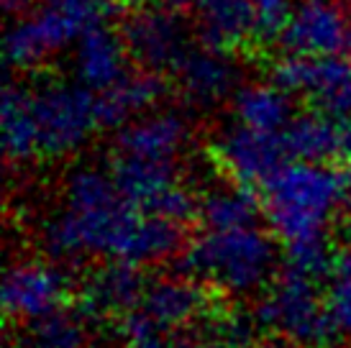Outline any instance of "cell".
<instances>
[{"label": "cell", "instance_id": "1", "mask_svg": "<svg viewBox=\"0 0 351 348\" xmlns=\"http://www.w3.org/2000/svg\"><path fill=\"white\" fill-rule=\"evenodd\" d=\"M349 195L343 174L318 162L295 159L262 184V215L282 243L326 236Z\"/></svg>", "mask_w": 351, "mask_h": 348}, {"label": "cell", "instance_id": "2", "mask_svg": "<svg viewBox=\"0 0 351 348\" xmlns=\"http://www.w3.org/2000/svg\"><path fill=\"white\" fill-rule=\"evenodd\" d=\"M280 261L274 233L254 225L208 228L182 251L180 266L187 277L208 282L231 295H252L272 279Z\"/></svg>", "mask_w": 351, "mask_h": 348}, {"label": "cell", "instance_id": "3", "mask_svg": "<svg viewBox=\"0 0 351 348\" xmlns=\"http://www.w3.org/2000/svg\"><path fill=\"white\" fill-rule=\"evenodd\" d=\"M315 282L318 279L285 269L269 292L256 302V325L293 340L298 348L333 346V340L341 333L333 323L326 297H321L315 290Z\"/></svg>", "mask_w": 351, "mask_h": 348}, {"label": "cell", "instance_id": "4", "mask_svg": "<svg viewBox=\"0 0 351 348\" xmlns=\"http://www.w3.org/2000/svg\"><path fill=\"white\" fill-rule=\"evenodd\" d=\"M34 116L39 123L41 156L62 159L77 151L100 128L95 90L82 82H44L31 90Z\"/></svg>", "mask_w": 351, "mask_h": 348}, {"label": "cell", "instance_id": "5", "mask_svg": "<svg viewBox=\"0 0 351 348\" xmlns=\"http://www.w3.org/2000/svg\"><path fill=\"white\" fill-rule=\"evenodd\" d=\"M272 82L287 90L290 95L305 97L321 113L333 118L351 113V62L339 54H287L272 67Z\"/></svg>", "mask_w": 351, "mask_h": 348}, {"label": "cell", "instance_id": "6", "mask_svg": "<svg viewBox=\"0 0 351 348\" xmlns=\"http://www.w3.org/2000/svg\"><path fill=\"white\" fill-rule=\"evenodd\" d=\"M118 31L123 36L128 57L138 67L154 72H172L190 49L187 26L180 18V10L138 5L123 18Z\"/></svg>", "mask_w": 351, "mask_h": 348}, {"label": "cell", "instance_id": "7", "mask_svg": "<svg viewBox=\"0 0 351 348\" xmlns=\"http://www.w3.org/2000/svg\"><path fill=\"white\" fill-rule=\"evenodd\" d=\"M213 156L236 184L262 187L274 172L287 164L290 154L282 134L236 123L215 138Z\"/></svg>", "mask_w": 351, "mask_h": 348}, {"label": "cell", "instance_id": "8", "mask_svg": "<svg viewBox=\"0 0 351 348\" xmlns=\"http://www.w3.org/2000/svg\"><path fill=\"white\" fill-rule=\"evenodd\" d=\"M277 44L300 57L341 54L349 49V18L333 0H298Z\"/></svg>", "mask_w": 351, "mask_h": 348}, {"label": "cell", "instance_id": "9", "mask_svg": "<svg viewBox=\"0 0 351 348\" xmlns=\"http://www.w3.org/2000/svg\"><path fill=\"white\" fill-rule=\"evenodd\" d=\"M172 75L190 105L215 108L226 97H234L239 90L241 69L239 62L231 57V49L190 44V49L175 64Z\"/></svg>", "mask_w": 351, "mask_h": 348}, {"label": "cell", "instance_id": "10", "mask_svg": "<svg viewBox=\"0 0 351 348\" xmlns=\"http://www.w3.org/2000/svg\"><path fill=\"white\" fill-rule=\"evenodd\" d=\"M67 297V277L49 261H21L5 271L3 310L10 320L29 323L62 308Z\"/></svg>", "mask_w": 351, "mask_h": 348}, {"label": "cell", "instance_id": "11", "mask_svg": "<svg viewBox=\"0 0 351 348\" xmlns=\"http://www.w3.org/2000/svg\"><path fill=\"white\" fill-rule=\"evenodd\" d=\"M190 138L185 116L175 110H154L121 126L113 138L116 154L149 156V159H175Z\"/></svg>", "mask_w": 351, "mask_h": 348}, {"label": "cell", "instance_id": "12", "mask_svg": "<svg viewBox=\"0 0 351 348\" xmlns=\"http://www.w3.org/2000/svg\"><path fill=\"white\" fill-rule=\"evenodd\" d=\"M165 92L167 85L162 79V72L144 67L136 72H126L123 77H118L113 85L95 95L100 128L118 131L134 118L149 113L165 97Z\"/></svg>", "mask_w": 351, "mask_h": 348}, {"label": "cell", "instance_id": "13", "mask_svg": "<svg viewBox=\"0 0 351 348\" xmlns=\"http://www.w3.org/2000/svg\"><path fill=\"white\" fill-rule=\"evenodd\" d=\"M149 282L138 271V264L110 259L108 266L98 269L85 284L80 310L90 320L103 315H126L141 305Z\"/></svg>", "mask_w": 351, "mask_h": 348}, {"label": "cell", "instance_id": "14", "mask_svg": "<svg viewBox=\"0 0 351 348\" xmlns=\"http://www.w3.org/2000/svg\"><path fill=\"white\" fill-rule=\"evenodd\" d=\"M128 49L123 44L121 31H113L106 23L90 26L77 41H75V75L82 85L90 90H106L123 77L126 69Z\"/></svg>", "mask_w": 351, "mask_h": 348}, {"label": "cell", "instance_id": "15", "mask_svg": "<svg viewBox=\"0 0 351 348\" xmlns=\"http://www.w3.org/2000/svg\"><path fill=\"white\" fill-rule=\"evenodd\" d=\"M193 8L203 44L234 51L249 41H256L254 0H195Z\"/></svg>", "mask_w": 351, "mask_h": 348}, {"label": "cell", "instance_id": "16", "mask_svg": "<svg viewBox=\"0 0 351 348\" xmlns=\"http://www.w3.org/2000/svg\"><path fill=\"white\" fill-rule=\"evenodd\" d=\"M138 308L167 328H185L208 310V295L195 277H165L149 282Z\"/></svg>", "mask_w": 351, "mask_h": 348}, {"label": "cell", "instance_id": "17", "mask_svg": "<svg viewBox=\"0 0 351 348\" xmlns=\"http://www.w3.org/2000/svg\"><path fill=\"white\" fill-rule=\"evenodd\" d=\"M3 154L10 166L29 164L41 156L39 123L26 87L8 85L3 92Z\"/></svg>", "mask_w": 351, "mask_h": 348}, {"label": "cell", "instance_id": "18", "mask_svg": "<svg viewBox=\"0 0 351 348\" xmlns=\"http://www.w3.org/2000/svg\"><path fill=\"white\" fill-rule=\"evenodd\" d=\"M110 174L116 179L121 195L138 210L152 203L156 195H162L167 187L177 184L175 159H149V156L116 154Z\"/></svg>", "mask_w": 351, "mask_h": 348}, {"label": "cell", "instance_id": "19", "mask_svg": "<svg viewBox=\"0 0 351 348\" xmlns=\"http://www.w3.org/2000/svg\"><path fill=\"white\" fill-rule=\"evenodd\" d=\"M290 92L274 82H254L241 85L234 92V116L239 123L259 131L282 134L285 126L293 121V100Z\"/></svg>", "mask_w": 351, "mask_h": 348}, {"label": "cell", "instance_id": "20", "mask_svg": "<svg viewBox=\"0 0 351 348\" xmlns=\"http://www.w3.org/2000/svg\"><path fill=\"white\" fill-rule=\"evenodd\" d=\"M287 154L300 162H318L326 164L328 159L341 154L339 144V118L313 110L293 116V121L282 131Z\"/></svg>", "mask_w": 351, "mask_h": 348}, {"label": "cell", "instance_id": "21", "mask_svg": "<svg viewBox=\"0 0 351 348\" xmlns=\"http://www.w3.org/2000/svg\"><path fill=\"white\" fill-rule=\"evenodd\" d=\"M88 320L82 310H51L26 323L21 348H90Z\"/></svg>", "mask_w": 351, "mask_h": 348}, {"label": "cell", "instance_id": "22", "mask_svg": "<svg viewBox=\"0 0 351 348\" xmlns=\"http://www.w3.org/2000/svg\"><path fill=\"white\" fill-rule=\"evenodd\" d=\"M259 213H262V200L254 195V187H246V184L221 187L200 200V221L205 228L254 225Z\"/></svg>", "mask_w": 351, "mask_h": 348}, {"label": "cell", "instance_id": "23", "mask_svg": "<svg viewBox=\"0 0 351 348\" xmlns=\"http://www.w3.org/2000/svg\"><path fill=\"white\" fill-rule=\"evenodd\" d=\"M121 338L126 348H187L185 340L172 336V328L162 325L141 308H134L123 315Z\"/></svg>", "mask_w": 351, "mask_h": 348}, {"label": "cell", "instance_id": "24", "mask_svg": "<svg viewBox=\"0 0 351 348\" xmlns=\"http://www.w3.org/2000/svg\"><path fill=\"white\" fill-rule=\"evenodd\" d=\"M333 259H336V256L331 253V246L326 241V236L285 243V269L298 271V274L311 277V279L328 277L333 266Z\"/></svg>", "mask_w": 351, "mask_h": 348}, {"label": "cell", "instance_id": "25", "mask_svg": "<svg viewBox=\"0 0 351 348\" xmlns=\"http://www.w3.org/2000/svg\"><path fill=\"white\" fill-rule=\"evenodd\" d=\"M326 302H328L339 333L351 338V249L336 253V259H333Z\"/></svg>", "mask_w": 351, "mask_h": 348}, {"label": "cell", "instance_id": "26", "mask_svg": "<svg viewBox=\"0 0 351 348\" xmlns=\"http://www.w3.org/2000/svg\"><path fill=\"white\" fill-rule=\"evenodd\" d=\"M141 210L185 225V223L200 218V200H197L190 190H185V187L172 184V187H167L162 195H156L152 203L144 205Z\"/></svg>", "mask_w": 351, "mask_h": 348}, {"label": "cell", "instance_id": "27", "mask_svg": "<svg viewBox=\"0 0 351 348\" xmlns=\"http://www.w3.org/2000/svg\"><path fill=\"white\" fill-rule=\"evenodd\" d=\"M256 8V41H277L282 34L285 23L290 18L293 3L290 0H254Z\"/></svg>", "mask_w": 351, "mask_h": 348}, {"label": "cell", "instance_id": "28", "mask_svg": "<svg viewBox=\"0 0 351 348\" xmlns=\"http://www.w3.org/2000/svg\"><path fill=\"white\" fill-rule=\"evenodd\" d=\"M339 144H341V159L351 162V113L339 118Z\"/></svg>", "mask_w": 351, "mask_h": 348}, {"label": "cell", "instance_id": "29", "mask_svg": "<svg viewBox=\"0 0 351 348\" xmlns=\"http://www.w3.org/2000/svg\"><path fill=\"white\" fill-rule=\"evenodd\" d=\"M136 5H152V8H167V10H185L193 8L195 0H131Z\"/></svg>", "mask_w": 351, "mask_h": 348}, {"label": "cell", "instance_id": "30", "mask_svg": "<svg viewBox=\"0 0 351 348\" xmlns=\"http://www.w3.org/2000/svg\"><path fill=\"white\" fill-rule=\"evenodd\" d=\"M3 8H5V13H8V16H13V18H21V16L31 8V0H3Z\"/></svg>", "mask_w": 351, "mask_h": 348}, {"label": "cell", "instance_id": "31", "mask_svg": "<svg viewBox=\"0 0 351 348\" xmlns=\"http://www.w3.org/2000/svg\"><path fill=\"white\" fill-rule=\"evenodd\" d=\"M252 348H298L293 340L282 338V336H272V338H264L259 343H254Z\"/></svg>", "mask_w": 351, "mask_h": 348}, {"label": "cell", "instance_id": "32", "mask_svg": "<svg viewBox=\"0 0 351 348\" xmlns=\"http://www.w3.org/2000/svg\"><path fill=\"white\" fill-rule=\"evenodd\" d=\"M195 348H239V346H234L231 340H226V338H215V340H208V343H200V346H195Z\"/></svg>", "mask_w": 351, "mask_h": 348}, {"label": "cell", "instance_id": "33", "mask_svg": "<svg viewBox=\"0 0 351 348\" xmlns=\"http://www.w3.org/2000/svg\"><path fill=\"white\" fill-rule=\"evenodd\" d=\"M343 179H346V187H349V195H351V162H349V169L343 172Z\"/></svg>", "mask_w": 351, "mask_h": 348}, {"label": "cell", "instance_id": "34", "mask_svg": "<svg viewBox=\"0 0 351 348\" xmlns=\"http://www.w3.org/2000/svg\"><path fill=\"white\" fill-rule=\"evenodd\" d=\"M349 49H351V18H349Z\"/></svg>", "mask_w": 351, "mask_h": 348}, {"label": "cell", "instance_id": "35", "mask_svg": "<svg viewBox=\"0 0 351 348\" xmlns=\"http://www.w3.org/2000/svg\"><path fill=\"white\" fill-rule=\"evenodd\" d=\"M328 348H333V346H328ZM349 348H351V346H349Z\"/></svg>", "mask_w": 351, "mask_h": 348}]
</instances>
